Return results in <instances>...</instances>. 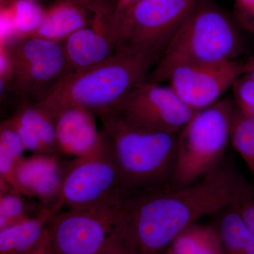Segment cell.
Returning a JSON list of instances; mask_svg holds the SVG:
<instances>
[{
    "instance_id": "1",
    "label": "cell",
    "mask_w": 254,
    "mask_h": 254,
    "mask_svg": "<svg viewBox=\"0 0 254 254\" xmlns=\"http://www.w3.org/2000/svg\"><path fill=\"white\" fill-rule=\"evenodd\" d=\"M252 193L238 174L220 165L188 186L130 193L120 206L126 240L136 254H161L187 227Z\"/></svg>"
},
{
    "instance_id": "2",
    "label": "cell",
    "mask_w": 254,
    "mask_h": 254,
    "mask_svg": "<svg viewBox=\"0 0 254 254\" xmlns=\"http://www.w3.org/2000/svg\"><path fill=\"white\" fill-rule=\"evenodd\" d=\"M160 58L129 48H120L96 66L68 73L38 103L48 113L66 105H77L98 118L115 114L130 93L146 79Z\"/></svg>"
},
{
    "instance_id": "3",
    "label": "cell",
    "mask_w": 254,
    "mask_h": 254,
    "mask_svg": "<svg viewBox=\"0 0 254 254\" xmlns=\"http://www.w3.org/2000/svg\"><path fill=\"white\" fill-rule=\"evenodd\" d=\"M242 30L233 14L215 0H196L145 80L155 81L177 64L237 60L245 51Z\"/></svg>"
},
{
    "instance_id": "4",
    "label": "cell",
    "mask_w": 254,
    "mask_h": 254,
    "mask_svg": "<svg viewBox=\"0 0 254 254\" xmlns=\"http://www.w3.org/2000/svg\"><path fill=\"white\" fill-rule=\"evenodd\" d=\"M98 118L128 194L171 187L178 133L136 128L115 114Z\"/></svg>"
},
{
    "instance_id": "5",
    "label": "cell",
    "mask_w": 254,
    "mask_h": 254,
    "mask_svg": "<svg viewBox=\"0 0 254 254\" xmlns=\"http://www.w3.org/2000/svg\"><path fill=\"white\" fill-rule=\"evenodd\" d=\"M234 102L219 100L197 111L179 132L173 188L198 181L220 166L230 141Z\"/></svg>"
},
{
    "instance_id": "6",
    "label": "cell",
    "mask_w": 254,
    "mask_h": 254,
    "mask_svg": "<svg viewBox=\"0 0 254 254\" xmlns=\"http://www.w3.org/2000/svg\"><path fill=\"white\" fill-rule=\"evenodd\" d=\"M61 190L55 214L62 209L103 210L120 204L128 194L107 137L93 154L61 163Z\"/></svg>"
},
{
    "instance_id": "7",
    "label": "cell",
    "mask_w": 254,
    "mask_h": 254,
    "mask_svg": "<svg viewBox=\"0 0 254 254\" xmlns=\"http://www.w3.org/2000/svg\"><path fill=\"white\" fill-rule=\"evenodd\" d=\"M120 203L103 210L67 209L55 214L47 225L52 253L104 254L121 249L132 250L122 225Z\"/></svg>"
},
{
    "instance_id": "8",
    "label": "cell",
    "mask_w": 254,
    "mask_h": 254,
    "mask_svg": "<svg viewBox=\"0 0 254 254\" xmlns=\"http://www.w3.org/2000/svg\"><path fill=\"white\" fill-rule=\"evenodd\" d=\"M6 47L12 66L11 86L22 99L41 101L71 73L63 43L26 36Z\"/></svg>"
},
{
    "instance_id": "9",
    "label": "cell",
    "mask_w": 254,
    "mask_h": 254,
    "mask_svg": "<svg viewBox=\"0 0 254 254\" xmlns=\"http://www.w3.org/2000/svg\"><path fill=\"white\" fill-rule=\"evenodd\" d=\"M196 0H143L130 11L117 50L129 48L161 58Z\"/></svg>"
},
{
    "instance_id": "10",
    "label": "cell",
    "mask_w": 254,
    "mask_h": 254,
    "mask_svg": "<svg viewBox=\"0 0 254 254\" xmlns=\"http://www.w3.org/2000/svg\"><path fill=\"white\" fill-rule=\"evenodd\" d=\"M244 74L245 62L238 60L220 63H185L170 66L153 82H168L180 99L197 112L218 102Z\"/></svg>"
},
{
    "instance_id": "11",
    "label": "cell",
    "mask_w": 254,
    "mask_h": 254,
    "mask_svg": "<svg viewBox=\"0 0 254 254\" xmlns=\"http://www.w3.org/2000/svg\"><path fill=\"white\" fill-rule=\"evenodd\" d=\"M195 113L170 86L145 80L130 93L115 115L136 128L177 133Z\"/></svg>"
},
{
    "instance_id": "12",
    "label": "cell",
    "mask_w": 254,
    "mask_h": 254,
    "mask_svg": "<svg viewBox=\"0 0 254 254\" xmlns=\"http://www.w3.org/2000/svg\"><path fill=\"white\" fill-rule=\"evenodd\" d=\"M93 11L91 22L63 42L71 72H80L96 66L116 52L118 38L113 26V5L103 1L89 6Z\"/></svg>"
},
{
    "instance_id": "13",
    "label": "cell",
    "mask_w": 254,
    "mask_h": 254,
    "mask_svg": "<svg viewBox=\"0 0 254 254\" xmlns=\"http://www.w3.org/2000/svg\"><path fill=\"white\" fill-rule=\"evenodd\" d=\"M54 118L59 154L81 158L101 149L107 142L98 128L95 115L77 105H66L49 113Z\"/></svg>"
},
{
    "instance_id": "14",
    "label": "cell",
    "mask_w": 254,
    "mask_h": 254,
    "mask_svg": "<svg viewBox=\"0 0 254 254\" xmlns=\"http://www.w3.org/2000/svg\"><path fill=\"white\" fill-rule=\"evenodd\" d=\"M56 155L33 154L23 157L15 170L18 190L28 198H36L55 215L61 190L62 165Z\"/></svg>"
},
{
    "instance_id": "15",
    "label": "cell",
    "mask_w": 254,
    "mask_h": 254,
    "mask_svg": "<svg viewBox=\"0 0 254 254\" xmlns=\"http://www.w3.org/2000/svg\"><path fill=\"white\" fill-rule=\"evenodd\" d=\"M87 7L68 0H60L44 9L41 24L29 36L63 43L75 32L91 22Z\"/></svg>"
},
{
    "instance_id": "16",
    "label": "cell",
    "mask_w": 254,
    "mask_h": 254,
    "mask_svg": "<svg viewBox=\"0 0 254 254\" xmlns=\"http://www.w3.org/2000/svg\"><path fill=\"white\" fill-rule=\"evenodd\" d=\"M55 214L44 208L27 220L0 230V254H26L33 250L44 235Z\"/></svg>"
},
{
    "instance_id": "17",
    "label": "cell",
    "mask_w": 254,
    "mask_h": 254,
    "mask_svg": "<svg viewBox=\"0 0 254 254\" xmlns=\"http://www.w3.org/2000/svg\"><path fill=\"white\" fill-rule=\"evenodd\" d=\"M164 254H225L216 226L195 223L182 232Z\"/></svg>"
},
{
    "instance_id": "18",
    "label": "cell",
    "mask_w": 254,
    "mask_h": 254,
    "mask_svg": "<svg viewBox=\"0 0 254 254\" xmlns=\"http://www.w3.org/2000/svg\"><path fill=\"white\" fill-rule=\"evenodd\" d=\"M216 225L225 254H254V237L241 215L238 205L222 210Z\"/></svg>"
},
{
    "instance_id": "19",
    "label": "cell",
    "mask_w": 254,
    "mask_h": 254,
    "mask_svg": "<svg viewBox=\"0 0 254 254\" xmlns=\"http://www.w3.org/2000/svg\"><path fill=\"white\" fill-rule=\"evenodd\" d=\"M11 116L36 133L50 155L60 156L54 118L38 103L22 99Z\"/></svg>"
},
{
    "instance_id": "20",
    "label": "cell",
    "mask_w": 254,
    "mask_h": 254,
    "mask_svg": "<svg viewBox=\"0 0 254 254\" xmlns=\"http://www.w3.org/2000/svg\"><path fill=\"white\" fill-rule=\"evenodd\" d=\"M1 11L9 18L15 35L20 38L29 36L41 24L44 9L35 0H9L1 6Z\"/></svg>"
},
{
    "instance_id": "21",
    "label": "cell",
    "mask_w": 254,
    "mask_h": 254,
    "mask_svg": "<svg viewBox=\"0 0 254 254\" xmlns=\"http://www.w3.org/2000/svg\"><path fill=\"white\" fill-rule=\"evenodd\" d=\"M230 141L254 175V118L235 109L232 117Z\"/></svg>"
},
{
    "instance_id": "22",
    "label": "cell",
    "mask_w": 254,
    "mask_h": 254,
    "mask_svg": "<svg viewBox=\"0 0 254 254\" xmlns=\"http://www.w3.org/2000/svg\"><path fill=\"white\" fill-rule=\"evenodd\" d=\"M0 186V230L27 220L44 208L34 212V209L26 204L22 193L7 185Z\"/></svg>"
},
{
    "instance_id": "23",
    "label": "cell",
    "mask_w": 254,
    "mask_h": 254,
    "mask_svg": "<svg viewBox=\"0 0 254 254\" xmlns=\"http://www.w3.org/2000/svg\"><path fill=\"white\" fill-rule=\"evenodd\" d=\"M234 103L241 113L254 118V80L242 75L232 86Z\"/></svg>"
},
{
    "instance_id": "24",
    "label": "cell",
    "mask_w": 254,
    "mask_h": 254,
    "mask_svg": "<svg viewBox=\"0 0 254 254\" xmlns=\"http://www.w3.org/2000/svg\"><path fill=\"white\" fill-rule=\"evenodd\" d=\"M233 15L241 27L254 33V0H234Z\"/></svg>"
},
{
    "instance_id": "25",
    "label": "cell",
    "mask_w": 254,
    "mask_h": 254,
    "mask_svg": "<svg viewBox=\"0 0 254 254\" xmlns=\"http://www.w3.org/2000/svg\"><path fill=\"white\" fill-rule=\"evenodd\" d=\"M143 0H116L113 6V26L115 36L120 38V32L127 16Z\"/></svg>"
},
{
    "instance_id": "26",
    "label": "cell",
    "mask_w": 254,
    "mask_h": 254,
    "mask_svg": "<svg viewBox=\"0 0 254 254\" xmlns=\"http://www.w3.org/2000/svg\"><path fill=\"white\" fill-rule=\"evenodd\" d=\"M241 215L254 237V198L253 193L245 198L238 205Z\"/></svg>"
},
{
    "instance_id": "27",
    "label": "cell",
    "mask_w": 254,
    "mask_h": 254,
    "mask_svg": "<svg viewBox=\"0 0 254 254\" xmlns=\"http://www.w3.org/2000/svg\"><path fill=\"white\" fill-rule=\"evenodd\" d=\"M26 254H53L47 227L44 235L42 237L41 240L38 242L36 247Z\"/></svg>"
},
{
    "instance_id": "28",
    "label": "cell",
    "mask_w": 254,
    "mask_h": 254,
    "mask_svg": "<svg viewBox=\"0 0 254 254\" xmlns=\"http://www.w3.org/2000/svg\"><path fill=\"white\" fill-rule=\"evenodd\" d=\"M245 74L254 80V57L245 62Z\"/></svg>"
},
{
    "instance_id": "29",
    "label": "cell",
    "mask_w": 254,
    "mask_h": 254,
    "mask_svg": "<svg viewBox=\"0 0 254 254\" xmlns=\"http://www.w3.org/2000/svg\"><path fill=\"white\" fill-rule=\"evenodd\" d=\"M68 1H72L73 3L81 5V6H85V7H88L91 5L102 1V0H68Z\"/></svg>"
},
{
    "instance_id": "30",
    "label": "cell",
    "mask_w": 254,
    "mask_h": 254,
    "mask_svg": "<svg viewBox=\"0 0 254 254\" xmlns=\"http://www.w3.org/2000/svg\"><path fill=\"white\" fill-rule=\"evenodd\" d=\"M104 254H136L134 252H133L130 249H121V250H118L116 251H113V252H109V253H106Z\"/></svg>"
},
{
    "instance_id": "31",
    "label": "cell",
    "mask_w": 254,
    "mask_h": 254,
    "mask_svg": "<svg viewBox=\"0 0 254 254\" xmlns=\"http://www.w3.org/2000/svg\"><path fill=\"white\" fill-rule=\"evenodd\" d=\"M9 1V0H0V5H1H1H4Z\"/></svg>"
}]
</instances>
